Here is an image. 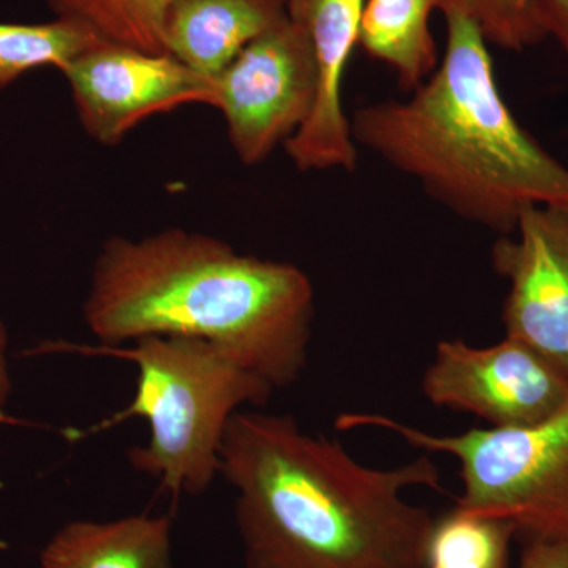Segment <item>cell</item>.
I'll use <instances>...</instances> for the list:
<instances>
[{"label": "cell", "instance_id": "4", "mask_svg": "<svg viewBox=\"0 0 568 568\" xmlns=\"http://www.w3.org/2000/svg\"><path fill=\"white\" fill-rule=\"evenodd\" d=\"M106 355L136 365V390L125 409L73 437L106 432L133 417L149 424L145 446L126 452L136 473L171 495L201 496L220 476L224 433L242 406L267 405L275 388L222 347L200 338L152 335L132 346L47 343L39 353Z\"/></svg>", "mask_w": 568, "mask_h": 568}, {"label": "cell", "instance_id": "9", "mask_svg": "<svg viewBox=\"0 0 568 568\" xmlns=\"http://www.w3.org/2000/svg\"><path fill=\"white\" fill-rule=\"evenodd\" d=\"M491 265L508 283L506 336L568 372V204L526 207L514 233L493 244Z\"/></svg>", "mask_w": 568, "mask_h": 568}, {"label": "cell", "instance_id": "5", "mask_svg": "<svg viewBox=\"0 0 568 568\" xmlns=\"http://www.w3.org/2000/svg\"><path fill=\"white\" fill-rule=\"evenodd\" d=\"M336 426L387 429L428 454L450 455L462 466L459 510L504 519L521 541H568V405L538 425L455 436L428 435L381 414H342Z\"/></svg>", "mask_w": 568, "mask_h": 568}, {"label": "cell", "instance_id": "14", "mask_svg": "<svg viewBox=\"0 0 568 568\" xmlns=\"http://www.w3.org/2000/svg\"><path fill=\"white\" fill-rule=\"evenodd\" d=\"M55 18L77 21L104 43L166 54L164 22L175 0H48Z\"/></svg>", "mask_w": 568, "mask_h": 568}, {"label": "cell", "instance_id": "17", "mask_svg": "<svg viewBox=\"0 0 568 568\" xmlns=\"http://www.w3.org/2000/svg\"><path fill=\"white\" fill-rule=\"evenodd\" d=\"M469 14L489 44L523 52L547 39L529 0H447ZM446 2V3H447Z\"/></svg>", "mask_w": 568, "mask_h": 568}, {"label": "cell", "instance_id": "16", "mask_svg": "<svg viewBox=\"0 0 568 568\" xmlns=\"http://www.w3.org/2000/svg\"><path fill=\"white\" fill-rule=\"evenodd\" d=\"M515 538L510 523L455 507L436 518L425 568H510Z\"/></svg>", "mask_w": 568, "mask_h": 568}, {"label": "cell", "instance_id": "18", "mask_svg": "<svg viewBox=\"0 0 568 568\" xmlns=\"http://www.w3.org/2000/svg\"><path fill=\"white\" fill-rule=\"evenodd\" d=\"M529 3L545 37L559 44L568 61V0H529Z\"/></svg>", "mask_w": 568, "mask_h": 568}, {"label": "cell", "instance_id": "11", "mask_svg": "<svg viewBox=\"0 0 568 568\" xmlns=\"http://www.w3.org/2000/svg\"><path fill=\"white\" fill-rule=\"evenodd\" d=\"M287 7L290 0H175L164 22V51L213 80L278 24Z\"/></svg>", "mask_w": 568, "mask_h": 568}, {"label": "cell", "instance_id": "7", "mask_svg": "<svg viewBox=\"0 0 568 568\" xmlns=\"http://www.w3.org/2000/svg\"><path fill=\"white\" fill-rule=\"evenodd\" d=\"M422 390L432 405L473 414L491 428H526L568 405V372L510 336L488 347L443 339Z\"/></svg>", "mask_w": 568, "mask_h": 568}, {"label": "cell", "instance_id": "10", "mask_svg": "<svg viewBox=\"0 0 568 568\" xmlns=\"http://www.w3.org/2000/svg\"><path fill=\"white\" fill-rule=\"evenodd\" d=\"M366 0H290L304 21L317 65V99L305 125L283 145L302 173L357 170L358 148L343 106V82L358 47Z\"/></svg>", "mask_w": 568, "mask_h": 568}, {"label": "cell", "instance_id": "2", "mask_svg": "<svg viewBox=\"0 0 568 568\" xmlns=\"http://www.w3.org/2000/svg\"><path fill=\"white\" fill-rule=\"evenodd\" d=\"M82 315L102 345L152 335L200 338L283 388L301 377L308 361L315 287L297 265L168 227L104 242Z\"/></svg>", "mask_w": 568, "mask_h": 568}, {"label": "cell", "instance_id": "20", "mask_svg": "<svg viewBox=\"0 0 568 568\" xmlns=\"http://www.w3.org/2000/svg\"><path fill=\"white\" fill-rule=\"evenodd\" d=\"M9 332L7 325L0 317V409L9 402L13 383H11L9 364Z\"/></svg>", "mask_w": 568, "mask_h": 568}, {"label": "cell", "instance_id": "8", "mask_svg": "<svg viewBox=\"0 0 568 568\" xmlns=\"http://www.w3.org/2000/svg\"><path fill=\"white\" fill-rule=\"evenodd\" d=\"M84 132L103 145L125 140L140 123L189 104L215 108V80L170 54L100 43L62 70Z\"/></svg>", "mask_w": 568, "mask_h": 568}, {"label": "cell", "instance_id": "6", "mask_svg": "<svg viewBox=\"0 0 568 568\" xmlns=\"http://www.w3.org/2000/svg\"><path fill=\"white\" fill-rule=\"evenodd\" d=\"M213 80L215 108L222 111L239 162H265L305 125L316 104L320 80L304 21L287 7L278 24Z\"/></svg>", "mask_w": 568, "mask_h": 568}, {"label": "cell", "instance_id": "3", "mask_svg": "<svg viewBox=\"0 0 568 568\" xmlns=\"http://www.w3.org/2000/svg\"><path fill=\"white\" fill-rule=\"evenodd\" d=\"M440 11L443 61L409 99L358 108L351 133L448 212L508 235L529 205L568 204V168L508 108L476 21L454 2Z\"/></svg>", "mask_w": 568, "mask_h": 568}, {"label": "cell", "instance_id": "15", "mask_svg": "<svg viewBox=\"0 0 568 568\" xmlns=\"http://www.w3.org/2000/svg\"><path fill=\"white\" fill-rule=\"evenodd\" d=\"M100 43L104 41L95 33L65 18L40 24L0 22V91L40 67L62 71Z\"/></svg>", "mask_w": 568, "mask_h": 568}, {"label": "cell", "instance_id": "13", "mask_svg": "<svg viewBox=\"0 0 568 568\" xmlns=\"http://www.w3.org/2000/svg\"><path fill=\"white\" fill-rule=\"evenodd\" d=\"M447 0H366L358 47L409 93L439 65L432 14Z\"/></svg>", "mask_w": 568, "mask_h": 568}, {"label": "cell", "instance_id": "1", "mask_svg": "<svg viewBox=\"0 0 568 568\" xmlns=\"http://www.w3.org/2000/svg\"><path fill=\"white\" fill-rule=\"evenodd\" d=\"M220 462L245 568H425L436 518L405 493L440 489L426 455L377 469L290 414L239 410Z\"/></svg>", "mask_w": 568, "mask_h": 568}, {"label": "cell", "instance_id": "12", "mask_svg": "<svg viewBox=\"0 0 568 568\" xmlns=\"http://www.w3.org/2000/svg\"><path fill=\"white\" fill-rule=\"evenodd\" d=\"M166 515L73 519L40 551L41 568H175Z\"/></svg>", "mask_w": 568, "mask_h": 568}, {"label": "cell", "instance_id": "19", "mask_svg": "<svg viewBox=\"0 0 568 568\" xmlns=\"http://www.w3.org/2000/svg\"><path fill=\"white\" fill-rule=\"evenodd\" d=\"M518 568H568V541H523Z\"/></svg>", "mask_w": 568, "mask_h": 568}]
</instances>
